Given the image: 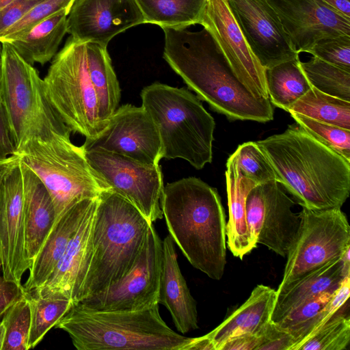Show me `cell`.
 I'll return each mask as SVG.
<instances>
[{
  "mask_svg": "<svg viewBox=\"0 0 350 350\" xmlns=\"http://www.w3.org/2000/svg\"><path fill=\"white\" fill-rule=\"evenodd\" d=\"M152 224L123 197L109 190L100 193L94 217L92 258L80 300L120 280L133 267Z\"/></svg>",
  "mask_w": 350,
  "mask_h": 350,
  "instance_id": "obj_5",
  "label": "cell"
},
{
  "mask_svg": "<svg viewBox=\"0 0 350 350\" xmlns=\"http://www.w3.org/2000/svg\"><path fill=\"white\" fill-rule=\"evenodd\" d=\"M336 290L325 291L304 301L275 323L281 328L290 332L295 338V345L293 350L308 336L321 310L332 297Z\"/></svg>",
  "mask_w": 350,
  "mask_h": 350,
  "instance_id": "obj_35",
  "label": "cell"
},
{
  "mask_svg": "<svg viewBox=\"0 0 350 350\" xmlns=\"http://www.w3.org/2000/svg\"><path fill=\"white\" fill-rule=\"evenodd\" d=\"M300 67L312 87L318 90L350 101V71L312 57L299 62Z\"/></svg>",
  "mask_w": 350,
  "mask_h": 350,
  "instance_id": "obj_33",
  "label": "cell"
},
{
  "mask_svg": "<svg viewBox=\"0 0 350 350\" xmlns=\"http://www.w3.org/2000/svg\"><path fill=\"white\" fill-rule=\"evenodd\" d=\"M92 168L110 191L134 205L151 223L163 218V178L159 164L147 165L103 150L85 152Z\"/></svg>",
  "mask_w": 350,
  "mask_h": 350,
  "instance_id": "obj_11",
  "label": "cell"
},
{
  "mask_svg": "<svg viewBox=\"0 0 350 350\" xmlns=\"http://www.w3.org/2000/svg\"><path fill=\"white\" fill-rule=\"evenodd\" d=\"M69 10H63L37 24L22 37L9 42L28 64L44 65L53 59L67 33Z\"/></svg>",
  "mask_w": 350,
  "mask_h": 350,
  "instance_id": "obj_26",
  "label": "cell"
},
{
  "mask_svg": "<svg viewBox=\"0 0 350 350\" xmlns=\"http://www.w3.org/2000/svg\"><path fill=\"white\" fill-rule=\"evenodd\" d=\"M145 23L161 29L188 28L200 23L206 0H136Z\"/></svg>",
  "mask_w": 350,
  "mask_h": 350,
  "instance_id": "obj_29",
  "label": "cell"
},
{
  "mask_svg": "<svg viewBox=\"0 0 350 350\" xmlns=\"http://www.w3.org/2000/svg\"><path fill=\"white\" fill-rule=\"evenodd\" d=\"M5 337V327L2 321H0V350H2V347L4 344Z\"/></svg>",
  "mask_w": 350,
  "mask_h": 350,
  "instance_id": "obj_48",
  "label": "cell"
},
{
  "mask_svg": "<svg viewBox=\"0 0 350 350\" xmlns=\"http://www.w3.org/2000/svg\"><path fill=\"white\" fill-rule=\"evenodd\" d=\"M225 176L229 213L226 242L232 254L243 259L257 245L248 226L245 208L247 196L256 185L239 172L232 155L227 160Z\"/></svg>",
  "mask_w": 350,
  "mask_h": 350,
  "instance_id": "obj_25",
  "label": "cell"
},
{
  "mask_svg": "<svg viewBox=\"0 0 350 350\" xmlns=\"http://www.w3.org/2000/svg\"><path fill=\"white\" fill-rule=\"evenodd\" d=\"M75 0H42L28 11L0 37V42H11L26 34L49 16L63 10L70 11Z\"/></svg>",
  "mask_w": 350,
  "mask_h": 350,
  "instance_id": "obj_39",
  "label": "cell"
},
{
  "mask_svg": "<svg viewBox=\"0 0 350 350\" xmlns=\"http://www.w3.org/2000/svg\"><path fill=\"white\" fill-rule=\"evenodd\" d=\"M16 150L8 116L1 101L0 103V159L14 156Z\"/></svg>",
  "mask_w": 350,
  "mask_h": 350,
  "instance_id": "obj_43",
  "label": "cell"
},
{
  "mask_svg": "<svg viewBox=\"0 0 350 350\" xmlns=\"http://www.w3.org/2000/svg\"><path fill=\"white\" fill-rule=\"evenodd\" d=\"M231 155L239 172L256 185L277 180L272 167L256 142L240 144Z\"/></svg>",
  "mask_w": 350,
  "mask_h": 350,
  "instance_id": "obj_38",
  "label": "cell"
},
{
  "mask_svg": "<svg viewBox=\"0 0 350 350\" xmlns=\"http://www.w3.org/2000/svg\"><path fill=\"white\" fill-rule=\"evenodd\" d=\"M163 245L152 224L133 267L108 288L76 303L94 310H137L158 303Z\"/></svg>",
  "mask_w": 350,
  "mask_h": 350,
  "instance_id": "obj_12",
  "label": "cell"
},
{
  "mask_svg": "<svg viewBox=\"0 0 350 350\" xmlns=\"http://www.w3.org/2000/svg\"><path fill=\"white\" fill-rule=\"evenodd\" d=\"M98 197L85 212L50 277L30 293L44 297L66 298L73 304L80 300L92 258L93 228Z\"/></svg>",
  "mask_w": 350,
  "mask_h": 350,
  "instance_id": "obj_20",
  "label": "cell"
},
{
  "mask_svg": "<svg viewBox=\"0 0 350 350\" xmlns=\"http://www.w3.org/2000/svg\"><path fill=\"white\" fill-rule=\"evenodd\" d=\"M252 51L265 68L299 57L275 10L267 0H228Z\"/></svg>",
  "mask_w": 350,
  "mask_h": 350,
  "instance_id": "obj_16",
  "label": "cell"
},
{
  "mask_svg": "<svg viewBox=\"0 0 350 350\" xmlns=\"http://www.w3.org/2000/svg\"><path fill=\"white\" fill-rule=\"evenodd\" d=\"M295 345L293 336L271 320L261 334L256 350H293Z\"/></svg>",
  "mask_w": 350,
  "mask_h": 350,
  "instance_id": "obj_41",
  "label": "cell"
},
{
  "mask_svg": "<svg viewBox=\"0 0 350 350\" xmlns=\"http://www.w3.org/2000/svg\"><path fill=\"white\" fill-rule=\"evenodd\" d=\"M1 77H2V45L0 42V103L2 101L1 98Z\"/></svg>",
  "mask_w": 350,
  "mask_h": 350,
  "instance_id": "obj_49",
  "label": "cell"
},
{
  "mask_svg": "<svg viewBox=\"0 0 350 350\" xmlns=\"http://www.w3.org/2000/svg\"><path fill=\"white\" fill-rule=\"evenodd\" d=\"M161 209L174 242L191 265L219 280L226 264V220L217 190L196 177L164 187Z\"/></svg>",
  "mask_w": 350,
  "mask_h": 350,
  "instance_id": "obj_3",
  "label": "cell"
},
{
  "mask_svg": "<svg viewBox=\"0 0 350 350\" xmlns=\"http://www.w3.org/2000/svg\"><path fill=\"white\" fill-rule=\"evenodd\" d=\"M85 152L103 150L120 154L147 165H157L163 158L156 124L142 107L122 105L95 137L85 139Z\"/></svg>",
  "mask_w": 350,
  "mask_h": 350,
  "instance_id": "obj_14",
  "label": "cell"
},
{
  "mask_svg": "<svg viewBox=\"0 0 350 350\" xmlns=\"http://www.w3.org/2000/svg\"><path fill=\"white\" fill-rule=\"evenodd\" d=\"M23 291V286H20L3 278L0 260V321L7 310L21 297Z\"/></svg>",
  "mask_w": 350,
  "mask_h": 350,
  "instance_id": "obj_44",
  "label": "cell"
},
{
  "mask_svg": "<svg viewBox=\"0 0 350 350\" xmlns=\"http://www.w3.org/2000/svg\"><path fill=\"white\" fill-rule=\"evenodd\" d=\"M261 335L243 334L225 342L220 350H256L260 343Z\"/></svg>",
  "mask_w": 350,
  "mask_h": 350,
  "instance_id": "obj_45",
  "label": "cell"
},
{
  "mask_svg": "<svg viewBox=\"0 0 350 350\" xmlns=\"http://www.w3.org/2000/svg\"><path fill=\"white\" fill-rule=\"evenodd\" d=\"M30 308L29 349L34 348L70 310L73 303L62 297H44L26 292Z\"/></svg>",
  "mask_w": 350,
  "mask_h": 350,
  "instance_id": "obj_32",
  "label": "cell"
},
{
  "mask_svg": "<svg viewBox=\"0 0 350 350\" xmlns=\"http://www.w3.org/2000/svg\"><path fill=\"white\" fill-rule=\"evenodd\" d=\"M276 180L303 207L341 208L350 193V162L317 141L297 123L256 142Z\"/></svg>",
  "mask_w": 350,
  "mask_h": 350,
  "instance_id": "obj_2",
  "label": "cell"
},
{
  "mask_svg": "<svg viewBox=\"0 0 350 350\" xmlns=\"http://www.w3.org/2000/svg\"><path fill=\"white\" fill-rule=\"evenodd\" d=\"M12 0H0V9L5 6Z\"/></svg>",
  "mask_w": 350,
  "mask_h": 350,
  "instance_id": "obj_50",
  "label": "cell"
},
{
  "mask_svg": "<svg viewBox=\"0 0 350 350\" xmlns=\"http://www.w3.org/2000/svg\"><path fill=\"white\" fill-rule=\"evenodd\" d=\"M88 74L98 100V116L103 126L118 107L121 90L107 46L85 42Z\"/></svg>",
  "mask_w": 350,
  "mask_h": 350,
  "instance_id": "obj_28",
  "label": "cell"
},
{
  "mask_svg": "<svg viewBox=\"0 0 350 350\" xmlns=\"http://www.w3.org/2000/svg\"><path fill=\"white\" fill-rule=\"evenodd\" d=\"M321 1L334 12L347 18H350V0Z\"/></svg>",
  "mask_w": 350,
  "mask_h": 350,
  "instance_id": "obj_46",
  "label": "cell"
},
{
  "mask_svg": "<svg viewBox=\"0 0 350 350\" xmlns=\"http://www.w3.org/2000/svg\"><path fill=\"white\" fill-rule=\"evenodd\" d=\"M162 245L158 303L168 310L178 331L186 334L198 328L196 301L180 271L174 242L170 234L162 241Z\"/></svg>",
  "mask_w": 350,
  "mask_h": 350,
  "instance_id": "obj_21",
  "label": "cell"
},
{
  "mask_svg": "<svg viewBox=\"0 0 350 350\" xmlns=\"http://www.w3.org/2000/svg\"><path fill=\"white\" fill-rule=\"evenodd\" d=\"M276 12L297 52L308 53L319 40L350 36V18L321 0H267Z\"/></svg>",
  "mask_w": 350,
  "mask_h": 350,
  "instance_id": "obj_19",
  "label": "cell"
},
{
  "mask_svg": "<svg viewBox=\"0 0 350 350\" xmlns=\"http://www.w3.org/2000/svg\"><path fill=\"white\" fill-rule=\"evenodd\" d=\"M1 43L2 103L16 149L33 138L70 137L72 131L48 100L43 79L37 70L25 61L9 42Z\"/></svg>",
  "mask_w": 350,
  "mask_h": 350,
  "instance_id": "obj_8",
  "label": "cell"
},
{
  "mask_svg": "<svg viewBox=\"0 0 350 350\" xmlns=\"http://www.w3.org/2000/svg\"><path fill=\"white\" fill-rule=\"evenodd\" d=\"M55 327L78 350H186L193 338L171 329L159 304L137 310L99 311L75 304Z\"/></svg>",
  "mask_w": 350,
  "mask_h": 350,
  "instance_id": "obj_4",
  "label": "cell"
},
{
  "mask_svg": "<svg viewBox=\"0 0 350 350\" xmlns=\"http://www.w3.org/2000/svg\"><path fill=\"white\" fill-rule=\"evenodd\" d=\"M140 96L157 127L163 158L184 159L196 170L212 162L215 122L197 96L159 82L144 88Z\"/></svg>",
  "mask_w": 350,
  "mask_h": 350,
  "instance_id": "obj_6",
  "label": "cell"
},
{
  "mask_svg": "<svg viewBox=\"0 0 350 350\" xmlns=\"http://www.w3.org/2000/svg\"><path fill=\"white\" fill-rule=\"evenodd\" d=\"M97 198L84 199L76 203L54 224L29 269V276L23 285L25 291L31 293L48 280L63 256L83 215Z\"/></svg>",
  "mask_w": 350,
  "mask_h": 350,
  "instance_id": "obj_24",
  "label": "cell"
},
{
  "mask_svg": "<svg viewBox=\"0 0 350 350\" xmlns=\"http://www.w3.org/2000/svg\"><path fill=\"white\" fill-rule=\"evenodd\" d=\"M1 321L5 327L2 350H28L31 314L25 291L7 310Z\"/></svg>",
  "mask_w": 350,
  "mask_h": 350,
  "instance_id": "obj_36",
  "label": "cell"
},
{
  "mask_svg": "<svg viewBox=\"0 0 350 350\" xmlns=\"http://www.w3.org/2000/svg\"><path fill=\"white\" fill-rule=\"evenodd\" d=\"M0 260L3 278L22 286L29 269L25 250L24 180L21 162L0 181Z\"/></svg>",
  "mask_w": 350,
  "mask_h": 350,
  "instance_id": "obj_17",
  "label": "cell"
},
{
  "mask_svg": "<svg viewBox=\"0 0 350 350\" xmlns=\"http://www.w3.org/2000/svg\"><path fill=\"white\" fill-rule=\"evenodd\" d=\"M276 297V290L263 284L256 286L239 308L206 334L215 350H220L225 342L235 336L261 335L271 320Z\"/></svg>",
  "mask_w": 350,
  "mask_h": 350,
  "instance_id": "obj_22",
  "label": "cell"
},
{
  "mask_svg": "<svg viewBox=\"0 0 350 350\" xmlns=\"http://www.w3.org/2000/svg\"><path fill=\"white\" fill-rule=\"evenodd\" d=\"M144 23L136 0H75L67 16V33L79 42L107 46L118 34Z\"/></svg>",
  "mask_w": 350,
  "mask_h": 350,
  "instance_id": "obj_18",
  "label": "cell"
},
{
  "mask_svg": "<svg viewBox=\"0 0 350 350\" xmlns=\"http://www.w3.org/2000/svg\"><path fill=\"white\" fill-rule=\"evenodd\" d=\"M349 341L350 319L341 310L294 350H345Z\"/></svg>",
  "mask_w": 350,
  "mask_h": 350,
  "instance_id": "obj_34",
  "label": "cell"
},
{
  "mask_svg": "<svg viewBox=\"0 0 350 350\" xmlns=\"http://www.w3.org/2000/svg\"><path fill=\"white\" fill-rule=\"evenodd\" d=\"M288 112L350 129V101L325 94L313 87L294 103Z\"/></svg>",
  "mask_w": 350,
  "mask_h": 350,
  "instance_id": "obj_31",
  "label": "cell"
},
{
  "mask_svg": "<svg viewBox=\"0 0 350 350\" xmlns=\"http://www.w3.org/2000/svg\"><path fill=\"white\" fill-rule=\"evenodd\" d=\"M199 25L211 34L238 79L256 97L269 98L266 69L249 46L228 0H206Z\"/></svg>",
  "mask_w": 350,
  "mask_h": 350,
  "instance_id": "obj_15",
  "label": "cell"
},
{
  "mask_svg": "<svg viewBox=\"0 0 350 350\" xmlns=\"http://www.w3.org/2000/svg\"><path fill=\"white\" fill-rule=\"evenodd\" d=\"M42 0H12L0 9V37Z\"/></svg>",
  "mask_w": 350,
  "mask_h": 350,
  "instance_id": "obj_42",
  "label": "cell"
},
{
  "mask_svg": "<svg viewBox=\"0 0 350 350\" xmlns=\"http://www.w3.org/2000/svg\"><path fill=\"white\" fill-rule=\"evenodd\" d=\"M301 127L317 141L350 162V129L290 113Z\"/></svg>",
  "mask_w": 350,
  "mask_h": 350,
  "instance_id": "obj_37",
  "label": "cell"
},
{
  "mask_svg": "<svg viewBox=\"0 0 350 350\" xmlns=\"http://www.w3.org/2000/svg\"><path fill=\"white\" fill-rule=\"evenodd\" d=\"M299 62V57H297L265 70L270 102L287 112L291 106L312 87L300 67Z\"/></svg>",
  "mask_w": 350,
  "mask_h": 350,
  "instance_id": "obj_30",
  "label": "cell"
},
{
  "mask_svg": "<svg viewBox=\"0 0 350 350\" xmlns=\"http://www.w3.org/2000/svg\"><path fill=\"white\" fill-rule=\"evenodd\" d=\"M341 257L307 273L284 293L277 295L271 321L278 322L306 299L327 291L336 290L345 278L342 271Z\"/></svg>",
  "mask_w": 350,
  "mask_h": 350,
  "instance_id": "obj_27",
  "label": "cell"
},
{
  "mask_svg": "<svg viewBox=\"0 0 350 350\" xmlns=\"http://www.w3.org/2000/svg\"><path fill=\"white\" fill-rule=\"evenodd\" d=\"M299 215V228L286 256L277 295L307 273L341 257L350 247V226L340 208L314 210L302 206Z\"/></svg>",
  "mask_w": 350,
  "mask_h": 350,
  "instance_id": "obj_10",
  "label": "cell"
},
{
  "mask_svg": "<svg viewBox=\"0 0 350 350\" xmlns=\"http://www.w3.org/2000/svg\"><path fill=\"white\" fill-rule=\"evenodd\" d=\"M186 350H215V347L211 340L206 335L193 338L191 342L187 347Z\"/></svg>",
  "mask_w": 350,
  "mask_h": 350,
  "instance_id": "obj_47",
  "label": "cell"
},
{
  "mask_svg": "<svg viewBox=\"0 0 350 350\" xmlns=\"http://www.w3.org/2000/svg\"><path fill=\"white\" fill-rule=\"evenodd\" d=\"M162 29L163 59L200 100L230 120L273 119L269 98L256 97L238 79L205 28Z\"/></svg>",
  "mask_w": 350,
  "mask_h": 350,
  "instance_id": "obj_1",
  "label": "cell"
},
{
  "mask_svg": "<svg viewBox=\"0 0 350 350\" xmlns=\"http://www.w3.org/2000/svg\"><path fill=\"white\" fill-rule=\"evenodd\" d=\"M324 62L350 71V36H338L317 42L308 52Z\"/></svg>",
  "mask_w": 350,
  "mask_h": 350,
  "instance_id": "obj_40",
  "label": "cell"
},
{
  "mask_svg": "<svg viewBox=\"0 0 350 350\" xmlns=\"http://www.w3.org/2000/svg\"><path fill=\"white\" fill-rule=\"evenodd\" d=\"M21 162L24 180L25 250L31 265L53 227L55 213L51 196L42 183Z\"/></svg>",
  "mask_w": 350,
  "mask_h": 350,
  "instance_id": "obj_23",
  "label": "cell"
},
{
  "mask_svg": "<svg viewBox=\"0 0 350 350\" xmlns=\"http://www.w3.org/2000/svg\"><path fill=\"white\" fill-rule=\"evenodd\" d=\"M14 155L36 175L49 192L55 208L54 224L76 203L110 191L89 163L83 147L72 144L70 137L33 138L18 148Z\"/></svg>",
  "mask_w": 350,
  "mask_h": 350,
  "instance_id": "obj_7",
  "label": "cell"
},
{
  "mask_svg": "<svg viewBox=\"0 0 350 350\" xmlns=\"http://www.w3.org/2000/svg\"><path fill=\"white\" fill-rule=\"evenodd\" d=\"M43 83L51 105L72 132L88 139L103 129L88 74L85 42L70 36L52 59Z\"/></svg>",
  "mask_w": 350,
  "mask_h": 350,
  "instance_id": "obj_9",
  "label": "cell"
},
{
  "mask_svg": "<svg viewBox=\"0 0 350 350\" xmlns=\"http://www.w3.org/2000/svg\"><path fill=\"white\" fill-rule=\"evenodd\" d=\"M294 205L277 180L254 186L247 196L245 208L255 242L286 258L301 222L299 213L292 210Z\"/></svg>",
  "mask_w": 350,
  "mask_h": 350,
  "instance_id": "obj_13",
  "label": "cell"
}]
</instances>
